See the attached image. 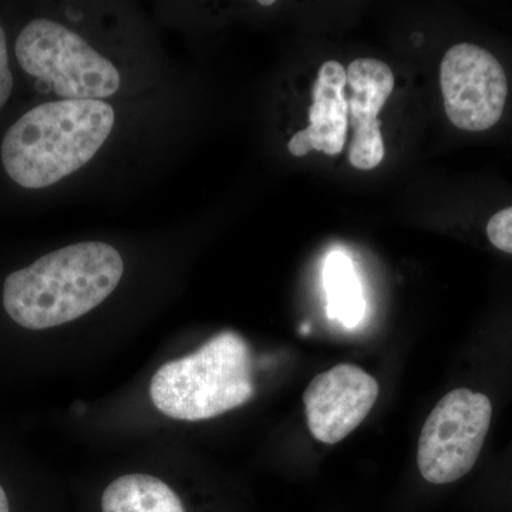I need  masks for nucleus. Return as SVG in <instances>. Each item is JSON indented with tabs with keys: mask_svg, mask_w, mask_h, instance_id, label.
Masks as SVG:
<instances>
[{
	"mask_svg": "<svg viewBox=\"0 0 512 512\" xmlns=\"http://www.w3.org/2000/svg\"><path fill=\"white\" fill-rule=\"evenodd\" d=\"M346 99L353 128L349 161L357 170H373L382 163L384 143L377 120L394 89V74L386 63L357 59L346 70Z\"/></svg>",
	"mask_w": 512,
	"mask_h": 512,
	"instance_id": "6e6552de",
	"label": "nucleus"
},
{
	"mask_svg": "<svg viewBox=\"0 0 512 512\" xmlns=\"http://www.w3.org/2000/svg\"><path fill=\"white\" fill-rule=\"evenodd\" d=\"M116 114L103 100H57L26 111L0 147L13 183L39 190L84 167L113 131Z\"/></svg>",
	"mask_w": 512,
	"mask_h": 512,
	"instance_id": "f03ea898",
	"label": "nucleus"
},
{
	"mask_svg": "<svg viewBox=\"0 0 512 512\" xmlns=\"http://www.w3.org/2000/svg\"><path fill=\"white\" fill-rule=\"evenodd\" d=\"M259 3H261V5L268 6V5H274L275 2H272V0H269V2H259Z\"/></svg>",
	"mask_w": 512,
	"mask_h": 512,
	"instance_id": "4468645a",
	"label": "nucleus"
},
{
	"mask_svg": "<svg viewBox=\"0 0 512 512\" xmlns=\"http://www.w3.org/2000/svg\"><path fill=\"white\" fill-rule=\"evenodd\" d=\"M346 84L348 79L342 64L335 60L322 64L312 89L311 126L296 133L289 141L293 156L302 157L312 150L338 156L343 150L349 127Z\"/></svg>",
	"mask_w": 512,
	"mask_h": 512,
	"instance_id": "1a4fd4ad",
	"label": "nucleus"
},
{
	"mask_svg": "<svg viewBox=\"0 0 512 512\" xmlns=\"http://www.w3.org/2000/svg\"><path fill=\"white\" fill-rule=\"evenodd\" d=\"M254 394L251 350L234 332H222L197 352L165 363L150 384L158 412L185 421L221 416L244 406Z\"/></svg>",
	"mask_w": 512,
	"mask_h": 512,
	"instance_id": "7ed1b4c3",
	"label": "nucleus"
},
{
	"mask_svg": "<svg viewBox=\"0 0 512 512\" xmlns=\"http://www.w3.org/2000/svg\"><path fill=\"white\" fill-rule=\"evenodd\" d=\"M101 512L185 511L180 497L164 481L148 474H127L104 490Z\"/></svg>",
	"mask_w": 512,
	"mask_h": 512,
	"instance_id": "9d476101",
	"label": "nucleus"
},
{
	"mask_svg": "<svg viewBox=\"0 0 512 512\" xmlns=\"http://www.w3.org/2000/svg\"><path fill=\"white\" fill-rule=\"evenodd\" d=\"M440 86L448 120L468 134L490 133L507 116L512 97L511 74L490 47L456 43L440 64Z\"/></svg>",
	"mask_w": 512,
	"mask_h": 512,
	"instance_id": "423d86ee",
	"label": "nucleus"
},
{
	"mask_svg": "<svg viewBox=\"0 0 512 512\" xmlns=\"http://www.w3.org/2000/svg\"><path fill=\"white\" fill-rule=\"evenodd\" d=\"M495 413L491 392L461 386L441 397L421 429L417 464L430 484L446 485L477 466Z\"/></svg>",
	"mask_w": 512,
	"mask_h": 512,
	"instance_id": "39448f33",
	"label": "nucleus"
},
{
	"mask_svg": "<svg viewBox=\"0 0 512 512\" xmlns=\"http://www.w3.org/2000/svg\"><path fill=\"white\" fill-rule=\"evenodd\" d=\"M323 276L330 318L355 326L363 318L365 301L352 261L342 252H333L326 259Z\"/></svg>",
	"mask_w": 512,
	"mask_h": 512,
	"instance_id": "9b49d317",
	"label": "nucleus"
},
{
	"mask_svg": "<svg viewBox=\"0 0 512 512\" xmlns=\"http://www.w3.org/2000/svg\"><path fill=\"white\" fill-rule=\"evenodd\" d=\"M0 512H10L8 495H6L2 485H0Z\"/></svg>",
	"mask_w": 512,
	"mask_h": 512,
	"instance_id": "ddd939ff",
	"label": "nucleus"
},
{
	"mask_svg": "<svg viewBox=\"0 0 512 512\" xmlns=\"http://www.w3.org/2000/svg\"><path fill=\"white\" fill-rule=\"evenodd\" d=\"M9 63L8 37L0 25V110L8 103L13 90V74Z\"/></svg>",
	"mask_w": 512,
	"mask_h": 512,
	"instance_id": "f8f14e48",
	"label": "nucleus"
},
{
	"mask_svg": "<svg viewBox=\"0 0 512 512\" xmlns=\"http://www.w3.org/2000/svg\"><path fill=\"white\" fill-rule=\"evenodd\" d=\"M19 66L62 100H103L120 89V73L82 36L52 19L30 20L15 43Z\"/></svg>",
	"mask_w": 512,
	"mask_h": 512,
	"instance_id": "20e7f679",
	"label": "nucleus"
},
{
	"mask_svg": "<svg viewBox=\"0 0 512 512\" xmlns=\"http://www.w3.org/2000/svg\"><path fill=\"white\" fill-rule=\"evenodd\" d=\"M123 272V258L111 245H69L12 272L3 285V308L25 329L62 326L106 301Z\"/></svg>",
	"mask_w": 512,
	"mask_h": 512,
	"instance_id": "f257e3e1",
	"label": "nucleus"
},
{
	"mask_svg": "<svg viewBox=\"0 0 512 512\" xmlns=\"http://www.w3.org/2000/svg\"><path fill=\"white\" fill-rule=\"evenodd\" d=\"M377 397L379 383L362 367H332L316 376L303 394L309 431L320 443H339L365 421Z\"/></svg>",
	"mask_w": 512,
	"mask_h": 512,
	"instance_id": "0eeeda50",
	"label": "nucleus"
}]
</instances>
